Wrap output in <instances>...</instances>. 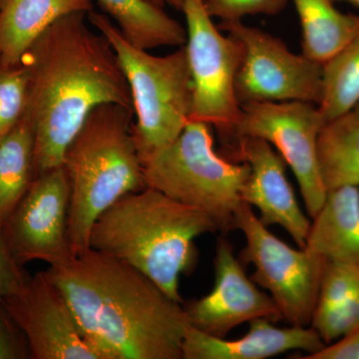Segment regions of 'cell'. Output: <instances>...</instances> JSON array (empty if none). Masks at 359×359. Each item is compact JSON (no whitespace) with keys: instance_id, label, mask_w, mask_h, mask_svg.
Segmentation results:
<instances>
[{"instance_id":"1","label":"cell","mask_w":359,"mask_h":359,"mask_svg":"<svg viewBox=\"0 0 359 359\" xmlns=\"http://www.w3.org/2000/svg\"><path fill=\"white\" fill-rule=\"evenodd\" d=\"M87 20L82 13L60 18L23 58L30 75L25 112L34 128V178L62 166L66 149L98 106L133 110L112 46Z\"/></svg>"},{"instance_id":"2","label":"cell","mask_w":359,"mask_h":359,"mask_svg":"<svg viewBox=\"0 0 359 359\" xmlns=\"http://www.w3.org/2000/svg\"><path fill=\"white\" fill-rule=\"evenodd\" d=\"M46 271L104 358L183 359V304L138 269L90 248Z\"/></svg>"},{"instance_id":"3","label":"cell","mask_w":359,"mask_h":359,"mask_svg":"<svg viewBox=\"0 0 359 359\" xmlns=\"http://www.w3.org/2000/svg\"><path fill=\"white\" fill-rule=\"evenodd\" d=\"M202 210L151 187L118 200L96 219L90 248L130 264L183 304L179 278L198 261L195 238L218 231Z\"/></svg>"},{"instance_id":"4","label":"cell","mask_w":359,"mask_h":359,"mask_svg":"<svg viewBox=\"0 0 359 359\" xmlns=\"http://www.w3.org/2000/svg\"><path fill=\"white\" fill-rule=\"evenodd\" d=\"M133 122V110L119 104L98 106L66 149L62 165L70 183L68 233L73 257L90 249L92 226L103 212L146 188Z\"/></svg>"},{"instance_id":"5","label":"cell","mask_w":359,"mask_h":359,"mask_svg":"<svg viewBox=\"0 0 359 359\" xmlns=\"http://www.w3.org/2000/svg\"><path fill=\"white\" fill-rule=\"evenodd\" d=\"M108 40L129 84L133 137L142 163L171 145L185 129L192 105V81L185 45L164 56L138 48L106 14H87Z\"/></svg>"},{"instance_id":"6","label":"cell","mask_w":359,"mask_h":359,"mask_svg":"<svg viewBox=\"0 0 359 359\" xmlns=\"http://www.w3.org/2000/svg\"><path fill=\"white\" fill-rule=\"evenodd\" d=\"M212 128L189 122L171 145L143 161L144 180L146 187L202 210L222 233H228L235 230L250 168L216 152Z\"/></svg>"},{"instance_id":"7","label":"cell","mask_w":359,"mask_h":359,"mask_svg":"<svg viewBox=\"0 0 359 359\" xmlns=\"http://www.w3.org/2000/svg\"><path fill=\"white\" fill-rule=\"evenodd\" d=\"M181 11L186 20L185 47L192 81L189 122L205 123L231 140L242 111L236 79L243 45L215 25L204 0H183Z\"/></svg>"},{"instance_id":"8","label":"cell","mask_w":359,"mask_h":359,"mask_svg":"<svg viewBox=\"0 0 359 359\" xmlns=\"http://www.w3.org/2000/svg\"><path fill=\"white\" fill-rule=\"evenodd\" d=\"M235 229L245 238L243 263L256 268L250 280L269 290L283 320L297 327L311 325L327 259L306 248L292 249L276 238L248 203L238 207Z\"/></svg>"},{"instance_id":"9","label":"cell","mask_w":359,"mask_h":359,"mask_svg":"<svg viewBox=\"0 0 359 359\" xmlns=\"http://www.w3.org/2000/svg\"><path fill=\"white\" fill-rule=\"evenodd\" d=\"M218 27L238 39L244 49L236 79L241 105L292 101L320 104L323 65L294 53L282 39L242 20L221 21Z\"/></svg>"},{"instance_id":"10","label":"cell","mask_w":359,"mask_h":359,"mask_svg":"<svg viewBox=\"0 0 359 359\" xmlns=\"http://www.w3.org/2000/svg\"><path fill=\"white\" fill-rule=\"evenodd\" d=\"M325 122L320 108L313 103H245L231 138L233 142L238 137H257L276 149L299 182L311 219L327 198L318 164V138Z\"/></svg>"},{"instance_id":"11","label":"cell","mask_w":359,"mask_h":359,"mask_svg":"<svg viewBox=\"0 0 359 359\" xmlns=\"http://www.w3.org/2000/svg\"><path fill=\"white\" fill-rule=\"evenodd\" d=\"M70 196L63 165L33 179L1 228L18 263L25 266L39 261L54 266L72 259L68 233Z\"/></svg>"},{"instance_id":"12","label":"cell","mask_w":359,"mask_h":359,"mask_svg":"<svg viewBox=\"0 0 359 359\" xmlns=\"http://www.w3.org/2000/svg\"><path fill=\"white\" fill-rule=\"evenodd\" d=\"M4 302L27 339L32 359H105L47 271L28 273Z\"/></svg>"},{"instance_id":"13","label":"cell","mask_w":359,"mask_h":359,"mask_svg":"<svg viewBox=\"0 0 359 359\" xmlns=\"http://www.w3.org/2000/svg\"><path fill=\"white\" fill-rule=\"evenodd\" d=\"M190 325L212 337L224 339L238 325L263 318L283 320L273 297L261 292L245 275L233 245L219 238L215 257V285L209 294L184 304Z\"/></svg>"},{"instance_id":"14","label":"cell","mask_w":359,"mask_h":359,"mask_svg":"<svg viewBox=\"0 0 359 359\" xmlns=\"http://www.w3.org/2000/svg\"><path fill=\"white\" fill-rule=\"evenodd\" d=\"M231 160L250 165V174L241 193L243 202L255 205L262 223L280 224L299 248L306 247L311 222L304 214L285 176V162L266 140L238 137L229 146Z\"/></svg>"},{"instance_id":"15","label":"cell","mask_w":359,"mask_h":359,"mask_svg":"<svg viewBox=\"0 0 359 359\" xmlns=\"http://www.w3.org/2000/svg\"><path fill=\"white\" fill-rule=\"evenodd\" d=\"M259 318L250 321L249 332L241 339L212 337L189 325L182 344L183 359H264L290 351L318 353L327 344L309 327H276Z\"/></svg>"},{"instance_id":"16","label":"cell","mask_w":359,"mask_h":359,"mask_svg":"<svg viewBox=\"0 0 359 359\" xmlns=\"http://www.w3.org/2000/svg\"><path fill=\"white\" fill-rule=\"evenodd\" d=\"M94 11L93 0H0V66L20 65L54 22Z\"/></svg>"},{"instance_id":"17","label":"cell","mask_w":359,"mask_h":359,"mask_svg":"<svg viewBox=\"0 0 359 359\" xmlns=\"http://www.w3.org/2000/svg\"><path fill=\"white\" fill-rule=\"evenodd\" d=\"M306 249L327 262L359 266V189L346 186L327 193L313 218Z\"/></svg>"},{"instance_id":"18","label":"cell","mask_w":359,"mask_h":359,"mask_svg":"<svg viewBox=\"0 0 359 359\" xmlns=\"http://www.w3.org/2000/svg\"><path fill=\"white\" fill-rule=\"evenodd\" d=\"M119 28L123 36L138 48L150 51L158 47H181L187 32L162 7L147 0H96Z\"/></svg>"},{"instance_id":"19","label":"cell","mask_w":359,"mask_h":359,"mask_svg":"<svg viewBox=\"0 0 359 359\" xmlns=\"http://www.w3.org/2000/svg\"><path fill=\"white\" fill-rule=\"evenodd\" d=\"M318 164L327 193L346 186L359 189V102L323 125Z\"/></svg>"},{"instance_id":"20","label":"cell","mask_w":359,"mask_h":359,"mask_svg":"<svg viewBox=\"0 0 359 359\" xmlns=\"http://www.w3.org/2000/svg\"><path fill=\"white\" fill-rule=\"evenodd\" d=\"M302 27L306 57L325 65L359 29V15L344 13L332 0H292Z\"/></svg>"},{"instance_id":"21","label":"cell","mask_w":359,"mask_h":359,"mask_svg":"<svg viewBox=\"0 0 359 359\" xmlns=\"http://www.w3.org/2000/svg\"><path fill=\"white\" fill-rule=\"evenodd\" d=\"M34 128L29 116L0 139V230L34 179Z\"/></svg>"},{"instance_id":"22","label":"cell","mask_w":359,"mask_h":359,"mask_svg":"<svg viewBox=\"0 0 359 359\" xmlns=\"http://www.w3.org/2000/svg\"><path fill=\"white\" fill-rule=\"evenodd\" d=\"M359 102V29L348 43L323 65V94L318 104L325 120Z\"/></svg>"},{"instance_id":"23","label":"cell","mask_w":359,"mask_h":359,"mask_svg":"<svg viewBox=\"0 0 359 359\" xmlns=\"http://www.w3.org/2000/svg\"><path fill=\"white\" fill-rule=\"evenodd\" d=\"M30 75L25 62L0 66V139L20 123L27 108Z\"/></svg>"},{"instance_id":"24","label":"cell","mask_w":359,"mask_h":359,"mask_svg":"<svg viewBox=\"0 0 359 359\" xmlns=\"http://www.w3.org/2000/svg\"><path fill=\"white\" fill-rule=\"evenodd\" d=\"M311 327L327 346L358 328L359 289L334 308L314 311Z\"/></svg>"},{"instance_id":"25","label":"cell","mask_w":359,"mask_h":359,"mask_svg":"<svg viewBox=\"0 0 359 359\" xmlns=\"http://www.w3.org/2000/svg\"><path fill=\"white\" fill-rule=\"evenodd\" d=\"M359 289V266L327 262L321 278L316 311L334 308Z\"/></svg>"},{"instance_id":"26","label":"cell","mask_w":359,"mask_h":359,"mask_svg":"<svg viewBox=\"0 0 359 359\" xmlns=\"http://www.w3.org/2000/svg\"><path fill=\"white\" fill-rule=\"evenodd\" d=\"M205 9L212 18L221 21L242 20L245 16L282 13L287 0H204Z\"/></svg>"},{"instance_id":"27","label":"cell","mask_w":359,"mask_h":359,"mask_svg":"<svg viewBox=\"0 0 359 359\" xmlns=\"http://www.w3.org/2000/svg\"><path fill=\"white\" fill-rule=\"evenodd\" d=\"M0 359H32L27 339L4 301H0Z\"/></svg>"},{"instance_id":"28","label":"cell","mask_w":359,"mask_h":359,"mask_svg":"<svg viewBox=\"0 0 359 359\" xmlns=\"http://www.w3.org/2000/svg\"><path fill=\"white\" fill-rule=\"evenodd\" d=\"M28 273L11 254L0 230V301L20 289Z\"/></svg>"},{"instance_id":"29","label":"cell","mask_w":359,"mask_h":359,"mask_svg":"<svg viewBox=\"0 0 359 359\" xmlns=\"http://www.w3.org/2000/svg\"><path fill=\"white\" fill-rule=\"evenodd\" d=\"M302 359H359V327L334 344H327L318 353Z\"/></svg>"},{"instance_id":"30","label":"cell","mask_w":359,"mask_h":359,"mask_svg":"<svg viewBox=\"0 0 359 359\" xmlns=\"http://www.w3.org/2000/svg\"><path fill=\"white\" fill-rule=\"evenodd\" d=\"M151 4H155V6L159 7H164L165 4L174 7L177 11H181L182 4H183V0H147Z\"/></svg>"},{"instance_id":"31","label":"cell","mask_w":359,"mask_h":359,"mask_svg":"<svg viewBox=\"0 0 359 359\" xmlns=\"http://www.w3.org/2000/svg\"><path fill=\"white\" fill-rule=\"evenodd\" d=\"M334 2H346V4H351L356 7H359V0H332Z\"/></svg>"}]
</instances>
